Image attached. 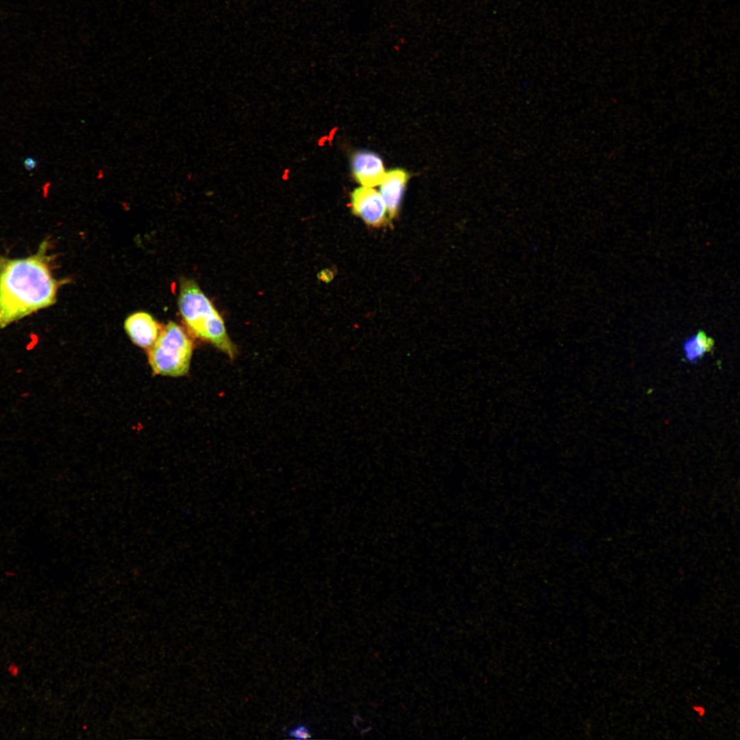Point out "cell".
<instances>
[{
	"label": "cell",
	"instance_id": "7a4b0ae2",
	"mask_svg": "<svg viewBox=\"0 0 740 740\" xmlns=\"http://www.w3.org/2000/svg\"><path fill=\"white\" fill-rule=\"evenodd\" d=\"M178 306L186 325L195 336L211 343L230 358L235 356V346L221 316L194 281L182 282Z\"/></svg>",
	"mask_w": 740,
	"mask_h": 740
},
{
	"label": "cell",
	"instance_id": "5b68a950",
	"mask_svg": "<svg viewBox=\"0 0 740 740\" xmlns=\"http://www.w3.org/2000/svg\"><path fill=\"white\" fill-rule=\"evenodd\" d=\"M124 327L131 340L138 346L149 349L157 340L160 327L149 313L137 312L125 320Z\"/></svg>",
	"mask_w": 740,
	"mask_h": 740
},
{
	"label": "cell",
	"instance_id": "30bf717a",
	"mask_svg": "<svg viewBox=\"0 0 740 740\" xmlns=\"http://www.w3.org/2000/svg\"><path fill=\"white\" fill-rule=\"evenodd\" d=\"M23 165L27 171H32L37 166V161L32 157H27L23 160Z\"/></svg>",
	"mask_w": 740,
	"mask_h": 740
},
{
	"label": "cell",
	"instance_id": "ba28073f",
	"mask_svg": "<svg viewBox=\"0 0 740 740\" xmlns=\"http://www.w3.org/2000/svg\"><path fill=\"white\" fill-rule=\"evenodd\" d=\"M714 341L704 332L700 330L685 341L683 353L685 360L695 362L713 350Z\"/></svg>",
	"mask_w": 740,
	"mask_h": 740
},
{
	"label": "cell",
	"instance_id": "3957f363",
	"mask_svg": "<svg viewBox=\"0 0 740 740\" xmlns=\"http://www.w3.org/2000/svg\"><path fill=\"white\" fill-rule=\"evenodd\" d=\"M193 343L177 323L169 322L149 349V362L156 374L172 377L185 375L190 367Z\"/></svg>",
	"mask_w": 740,
	"mask_h": 740
},
{
	"label": "cell",
	"instance_id": "52a82bcc",
	"mask_svg": "<svg viewBox=\"0 0 740 740\" xmlns=\"http://www.w3.org/2000/svg\"><path fill=\"white\" fill-rule=\"evenodd\" d=\"M408 179V174L406 171L395 169L386 173L379 184V193L391 218L398 212Z\"/></svg>",
	"mask_w": 740,
	"mask_h": 740
},
{
	"label": "cell",
	"instance_id": "9c48e42d",
	"mask_svg": "<svg viewBox=\"0 0 740 740\" xmlns=\"http://www.w3.org/2000/svg\"><path fill=\"white\" fill-rule=\"evenodd\" d=\"M288 735L297 739H306L311 737L310 732L306 725L299 724L291 729Z\"/></svg>",
	"mask_w": 740,
	"mask_h": 740
},
{
	"label": "cell",
	"instance_id": "277c9868",
	"mask_svg": "<svg viewBox=\"0 0 740 740\" xmlns=\"http://www.w3.org/2000/svg\"><path fill=\"white\" fill-rule=\"evenodd\" d=\"M351 206L354 213L368 225L379 226L386 219L387 210L384 202L380 193L372 187L356 188L351 195Z\"/></svg>",
	"mask_w": 740,
	"mask_h": 740
},
{
	"label": "cell",
	"instance_id": "8fae6325",
	"mask_svg": "<svg viewBox=\"0 0 740 740\" xmlns=\"http://www.w3.org/2000/svg\"><path fill=\"white\" fill-rule=\"evenodd\" d=\"M96 175H97V179L103 178L104 177V175H105L104 171L103 169L97 170Z\"/></svg>",
	"mask_w": 740,
	"mask_h": 740
},
{
	"label": "cell",
	"instance_id": "6da1fadb",
	"mask_svg": "<svg viewBox=\"0 0 740 740\" xmlns=\"http://www.w3.org/2000/svg\"><path fill=\"white\" fill-rule=\"evenodd\" d=\"M47 247L44 241L23 258L0 256V328L56 302L61 282L52 274Z\"/></svg>",
	"mask_w": 740,
	"mask_h": 740
},
{
	"label": "cell",
	"instance_id": "8992f818",
	"mask_svg": "<svg viewBox=\"0 0 740 740\" xmlns=\"http://www.w3.org/2000/svg\"><path fill=\"white\" fill-rule=\"evenodd\" d=\"M352 169L356 181L367 187L379 185L386 173L381 158L377 154L366 151L353 156Z\"/></svg>",
	"mask_w": 740,
	"mask_h": 740
}]
</instances>
